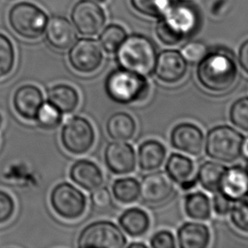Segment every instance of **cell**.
Masks as SVG:
<instances>
[{
    "mask_svg": "<svg viewBox=\"0 0 248 248\" xmlns=\"http://www.w3.org/2000/svg\"><path fill=\"white\" fill-rule=\"evenodd\" d=\"M60 139L67 153L81 156L89 153L94 147L95 130L87 118L73 115L62 125Z\"/></svg>",
    "mask_w": 248,
    "mask_h": 248,
    "instance_id": "52a82bcc",
    "label": "cell"
},
{
    "mask_svg": "<svg viewBox=\"0 0 248 248\" xmlns=\"http://www.w3.org/2000/svg\"><path fill=\"white\" fill-rule=\"evenodd\" d=\"M104 87L111 101L123 105L141 103L151 93V84L145 77L122 68L107 75Z\"/></svg>",
    "mask_w": 248,
    "mask_h": 248,
    "instance_id": "3957f363",
    "label": "cell"
},
{
    "mask_svg": "<svg viewBox=\"0 0 248 248\" xmlns=\"http://www.w3.org/2000/svg\"><path fill=\"white\" fill-rule=\"evenodd\" d=\"M106 131L114 141H130L136 134L137 123L130 114L119 111L108 118Z\"/></svg>",
    "mask_w": 248,
    "mask_h": 248,
    "instance_id": "cb8c5ba5",
    "label": "cell"
},
{
    "mask_svg": "<svg viewBox=\"0 0 248 248\" xmlns=\"http://www.w3.org/2000/svg\"><path fill=\"white\" fill-rule=\"evenodd\" d=\"M122 230L132 238H140L147 234L151 227V218L144 209L138 207L127 208L118 218Z\"/></svg>",
    "mask_w": 248,
    "mask_h": 248,
    "instance_id": "603a6c76",
    "label": "cell"
},
{
    "mask_svg": "<svg viewBox=\"0 0 248 248\" xmlns=\"http://www.w3.org/2000/svg\"><path fill=\"white\" fill-rule=\"evenodd\" d=\"M201 16L196 7L186 0H174L156 27L158 39L167 46H175L196 32Z\"/></svg>",
    "mask_w": 248,
    "mask_h": 248,
    "instance_id": "7a4b0ae2",
    "label": "cell"
},
{
    "mask_svg": "<svg viewBox=\"0 0 248 248\" xmlns=\"http://www.w3.org/2000/svg\"><path fill=\"white\" fill-rule=\"evenodd\" d=\"M197 178H196V176H195L194 178H192L191 180L185 181L184 183L178 185V186H179V187H180L182 191H191L192 189H194V188L197 186Z\"/></svg>",
    "mask_w": 248,
    "mask_h": 248,
    "instance_id": "60d3db41",
    "label": "cell"
},
{
    "mask_svg": "<svg viewBox=\"0 0 248 248\" xmlns=\"http://www.w3.org/2000/svg\"><path fill=\"white\" fill-rule=\"evenodd\" d=\"M8 20L11 29L19 37L36 40L45 31L48 16L34 3L20 2L11 7Z\"/></svg>",
    "mask_w": 248,
    "mask_h": 248,
    "instance_id": "8992f818",
    "label": "cell"
},
{
    "mask_svg": "<svg viewBox=\"0 0 248 248\" xmlns=\"http://www.w3.org/2000/svg\"><path fill=\"white\" fill-rule=\"evenodd\" d=\"M111 194L121 204L134 203L141 195L140 182L134 177L118 178L111 185Z\"/></svg>",
    "mask_w": 248,
    "mask_h": 248,
    "instance_id": "83f0119b",
    "label": "cell"
},
{
    "mask_svg": "<svg viewBox=\"0 0 248 248\" xmlns=\"http://www.w3.org/2000/svg\"><path fill=\"white\" fill-rule=\"evenodd\" d=\"M47 102L63 114L73 113L80 104V95L69 84H55L47 91Z\"/></svg>",
    "mask_w": 248,
    "mask_h": 248,
    "instance_id": "7402d4cb",
    "label": "cell"
},
{
    "mask_svg": "<svg viewBox=\"0 0 248 248\" xmlns=\"http://www.w3.org/2000/svg\"><path fill=\"white\" fill-rule=\"evenodd\" d=\"M232 207V202L230 201L228 198H225L224 195L220 192H215L213 202H212V208L216 215L221 217H225L228 215L230 212Z\"/></svg>",
    "mask_w": 248,
    "mask_h": 248,
    "instance_id": "74e56055",
    "label": "cell"
},
{
    "mask_svg": "<svg viewBox=\"0 0 248 248\" xmlns=\"http://www.w3.org/2000/svg\"><path fill=\"white\" fill-rule=\"evenodd\" d=\"M166 158V147L158 140H146L138 148V165L141 170L145 172L157 170L163 165Z\"/></svg>",
    "mask_w": 248,
    "mask_h": 248,
    "instance_id": "ffe728a7",
    "label": "cell"
},
{
    "mask_svg": "<svg viewBox=\"0 0 248 248\" xmlns=\"http://www.w3.org/2000/svg\"><path fill=\"white\" fill-rule=\"evenodd\" d=\"M69 177L79 187L94 191L104 184L103 171L94 161L82 158L74 162L69 170Z\"/></svg>",
    "mask_w": 248,
    "mask_h": 248,
    "instance_id": "e0dca14e",
    "label": "cell"
},
{
    "mask_svg": "<svg viewBox=\"0 0 248 248\" xmlns=\"http://www.w3.org/2000/svg\"><path fill=\"white\" fill-rule=\"evenodd\" d=\"M62 113L49 102H44L37 112L35 121L37 125L44 130H54L59 127L63 121Z\"/></svg>",
    "mask_w": 248,
    "mask_h": 248,
    "instance_id": "f546056e",
    "label": "cell"
},
{
    "mask_svg": "<svg viewBox=\"0 0 248 248\" xmlns=\"http://www.w3.org/2000/svg\"><path fill=\"white\" fill-rule=\"evenodd\" d=\"M170 143L176 150L197 157L204 149V133L201 128L193 123H179L172 130Z\"/></svg>",
    "mask_w": 248,
    "mask_h": 248,
    "instance_id": "9a60e30c",
    "label": "cell"
},
{
    "mask_svg": "<svg viewBox=\"0 0 248 248\" xmlns=\"http://www.w3.org/2000/svg\"><path fill=\"white\" fill-rule=\"evenodd\" d=\"M238 61L240 66L243 71L248 75V39L246 40L240 47L238 54Z\"/></svg>",
    "mask_w": 248,
    "mask_h": 248,
    "instance_id": "ab89813d",
    "label": "cell"
},
{
    "mask_svg": "<svg viewBox=\"0 0 248 248\" xmlns=\"http://www.w3.org/2000/svg\"><path fill=\"white\" fill-rule=\"evenodd\" d=\"M16 211V202L11 195L0 190V225L9 221Z\"/></svg>",
    "mask_w": 248,
    "mask_h": 248,
    "instance_id": "d590c367",
    "label": "cell"
},
{
    "mask_svg": "<svg viewBox=\"0 0 248 248\" xmlns=\"http://www.w3.org/2000/svg\"><path fill=\"white\" fill-rule=\"evenodd\" d=\"M104 60L103 52L96 41L82 38L77 41L68 53L71 67L80 74H92L98 71Z\"/></svg>",
    "mask_w": 248,
    "mask_h": 248,
    "instance_id": "30bf717a",
    "label": "cell"
},
{
    "mask_svg": "<svg viewBox=\"0 0 248 248\" xmlns=\"http://www.w3.org/2000/svg\"><path fill=\"white\" fill-rule=\"evenodd\" d=\"M77 243L79 248H123L127 245V238L113 222L98 220L81 231Z\"/></svg>",
    "mask_w": 248,
    "mask_h": 248,
    "instance_id": "9c48e42d",
    "label": "cell"
},
{
    "mask_svg": "<svg viewBox=\"0 0 248 248\" xmlns=\"http://www.w3.org/2000/svg\"><path fill=\"white\" fill-rule=\"evenodd\" d=\"M93 1L96 2V3H104L106 0H93Z\"/></svg>",
    "mask_w": 248,
    "mask_h": 248,
    "instance_id": "f6af8a7d",
    "label": "cell"
},
{
    "mask_svg": "<svg viewBox=\"0 0 248 248\" xmlns=\"http://www.w3.org/2000/svg\"><path fill=\"white\" fill-rule=\"evenodd\" d=\"M148 246L144 244V242H132L127 245L128 248H146Z\"/></svg>",
    "mask_w": 248,
    "mask_h": 248,
    "instance_id": "b9f144b4",
    "label": "cell"
},
{
    "mask_svg": "<svg viewBox=\"0 0 248 248\" xmlns=\"http://www.w3.org/2000/svg\"><path fill=\"white\" fill-rule=\"evenodd\" d=\"M44 103L43 92L33 84H25L18 87L12 97L16 113L27 121H35L37 112Z\"/></svg>",
    "mask_w": 248,
    "mask_h": 248,
    "instance_id": "2e32d148",
    "label": "cell"
},
{
    "mask_svg": "<svg viewBox=\"0 0 248 248\" xmlns=\"http://www.w3.org/2000/svg\"><path fill=\"white\" fill-rule=\"evenodd\" d=\"M150 246L153 248H175L176 247V240L171 232L162 230L156 232L151 236Z\"/></svg>",
    "mask_w": 248,
    "mask_h": 248,
    "instance_id": "8d00e7d4",
    "label": "cell"
},
{
    "mask_svg": "<svg viewBox=\"0 0 248 248\" xmlns=\"http://www.w3.org/2000/svg\"><path fill=\"white\" fill-rule=\"evenodd\" d=\"M208 52V48L206 44L201 42L193 41L185 44V46L182 47L180 53L187 62L189 61L191 63H198Z\"/></svg>",
    "mask_w": 248,
    "mask_h": 248,
    "instance_id": "e575fe53",
    "label": "cell"
},
{
    "mask_svg": "<svg viewBox=\"0 0 248 248\" xmlns=\"http://www.w3.org/2000/svg\"><path fill=\"white\" fill-rule=\"evenodd\" d=\"M3 122H4V119H3V116L2 114H0V130L2 129L3 125Z\"/></svg>",
    "mask_w": 248,
    "mask_h": 248,
    "instance_id": "ee69618b",
    "label": "cell"
},
{
    "mask_svg": "<svg viewBox=\"0 0 248 248\" xmlns=\"http://www.w3.org/2000/svg\"><path fill=\"white\" fill-rule=\"evenodd\" d=\"M71 20L77 31L84 37L96 36L104 27V10L93 0H80L71 10Z\"/></svg>",
    "mask_w": 248,
    "mask_h": 248,
    "instance_id": "8fae6325",
    "label": "cell"
},
{
    "mask_svg": "<svg viewBox=\"0 0 248 248\" xmlns=\"http://www.w3.org/2000/svg\"><path fill=\"white\" fill-rule=\"evenodd\" d=\"M177 240L181 248H206L211 242V232L201 222H186L178 228Z\"/></svg>",
    "mask_w": 248,
    "mask_h": 248,
    "instance_id": "44dd1931",
    "label": "cell"
},
{
    "mask_svg": "<svg viewBox=\"0 0 248 248\" xmlns=\"http://www.w3.org/2000/svg\"><path fill=\"white\" fill-rule=\"evenodd\" d=\"M246 170H248V161H247V163H246Z\"/></svg>",
    "mask_w": 248,
    "mask_h": 248,
    "instance_id": "bcb514c9",
    "label": "cell"
},
{
    "mask_svg": "<svg viewBox=\"0 0 248 248\" xmlns=\"http://www.w3.org/2000/svg\"><path fill=\"white\" fill-rule=\"evenodd\" d=\"M174 0H130L131 5L138 13L145 16L161 17Z\"/></svg>",
    "mask_w": 248,
    "mask_h": 248,
    "instance_id": "4dcf8cb0",
    "label": "cell"
},
{
    "mask_svg": "<svg viewBox=\"0 0 248 248\" xmlns=\"http://www.w3.org/2000/svg\"><path fill=\"white\" fill-rule=\"evenodd\" d=\"M242 155H245L247 158H248V138H245L243 147H242Z\"/></svg>",
    "mask_w": 248,
    "mask_h": 248,
    "instance_id": "7bdbcfd3",
    "label": "cell"
},
{
    "mask_svg": "<svg viewBox=\"0 0 248 248\" xmlns=\"http://www.w3.org/2000/svg\"><path fill=\"white\" fill-rule=\"evenodd\" d=\"M126 37L127 32L124 27L118 24H111L100 36L101 47L107 54H115Z\"/></svg>",
    "mask_w": 248,
    "mask_h": 248,
    "instance_id": "f1b7e54d",
    "label": "cell"
},
{
    "mask_svg": "<svg viewBox=\"0 0 248 248\" xmlns=\"http://www.w3.org/2000/svg\"><path fill=\"white\" fill-rule=\"evenodd\" d=\"M226 168L219 162H203L199 166L196 175L201 187L209 192H217Z\"/></svg>",
    "mask_w": 248,
    "mask_h": 248,
    "instance_id": "4316f807",
    "label": "cell"
},
{
    "mask_svg": "<svg viewBox=\"0 0 248 248\" xmlns=\"http://www.w3.org/2000/svg\"><path fill=\"white\" fill-rule=\"evenodd\" d=\"M187 71V61L181 53L167 49L158 54L153 72L162 83L175 85L185 79Z\"/></svg>",
    "mask_w": 248,
    "mask_h": 248,
    "instance_id": "4fadbf2b",
    "label": "cell"
},
{
    "mask_svg": "<svg viewBox=\"0 0 248 248\" xmlns=\"http://www.w3.org/2000/svg\"><path fill=\"white\" fill-rule=\"evenodd\" d=\"M158 54L151 39L140 34L125 38L116 52L119 68L148 77L154 71Z\"/></svg>",
    "mask_w": 248,
    "mask_h": 248,
    "instance_id": "277c9868",
    "label": "cell"
},
{
    "mask_svg": "<svg viewBox=\"0 0 248 248\" xmlns=\"http://www.w3.org/2000/svg\"><path fill=\"white\" fill-rule=\"evenodd\" d=\"M196 79L204 90L214 94L227 93L235 86L239 69L235 57L225 48L208 51L198 62Z\"/></svg>",
    "mask_w": 248,
    "mask_h": 248,
    "instance_id": "6da1fadb",
    "label": "cell"
},
{
    "mask_svg": "<svg viewBox=\"0 0 248 248\" xmlns=\"http://www.w3.org/2000/svg\"><path fill=\"white\" fill-rule=\"evenodd\" d=\"M165 170L172 181L178 185L195 177L193 160L185 155L177 153H174L168 157Z\"/></svg>",
    "mask_w": 248,
    "mask_h": 248,
    "instance_id": "484cf974",
    "label": "cell"
},
{
    "mask_svg": "<svg viewBox=\"0 0 248 248\" xmlns=\"http://www.w3.org/2000/svg\"><path fill=\"white\" fill-rule=\"evenodd\" d=\"M51 208L66 220H76L85 214L87 198L84 192L69 182H61L51 191Z\"/></svg>",
    "mask_w": 248,
    "mask_h": 248,
    "instance_id": "ba28073f",
    "label": "cell"
},
{
    "mask_svg": "<svg viewBox=\"0 0 248 248\" xmlns=\"http://www.w3.org/2000/svg\"><path fill=\"white\" fill-rule=\"evenodd\" d=\"M91 201L96 208H106L111 203V195L107 188L101 187L93 191Z\"/></svg>",
    "mask_w": 248,
    "mask_h": 248,
    "instance_id": "f35d334b",
    "label": "cell"
},
{
    "mask_svg": "<svg viewBox=\"0 0 248 248\" xmlns=\"http://www.w3.org/2000/svg\"><path fill=\"white\" fill-rule=\"evenodd\" d=\"M142 201L148 205H160L170 199L175 191L171 178L164 171H151L144 174L140 183Z\"/></svg>",
    "mask_w": 248,
    "mask_h": 248,
    "instance_id": "7c38bea8",
    "label": "cell"
},
{
    "mask_svg": "<svg viewBox=\"0 0 248 248\" xmlns=\"http://www.w3.org/2000/svg\"><path fill=\"white\" fill-rule=\"evenodd\" d=\"M105 165L116 175L133 173L137 165V156L132 145L126 141H114L108 143L104 151Z\"/></svg>",
    "mask_w": 248,
    "mask_h": 248,
    "instance_id": "5bb4252c",
    "label": "cell"
},
{
    "mask_svg": "<svg viewBox=\"0 0 248 248\" xmlns=\"http://www.w3.org/2000/svg\"><path fill=\"white\" fill-rule=\"evenodd\" d=\"M231 124L244 132H248V96L236 99L229 111Z\"/></svg>",
    "mask_w": 248,
    "mask_h": 248,
    "instance_id": "d6a6232c",
    "label": "cell"
},
{
    "mask_svg": "<svg viewBox=\"0 0 248 248\" xmlns=\"http://www.w3.org/2000/svg\"><path fill=\"white\" fill-rule=\"evenodd\" d=\"M244 136L235 128L221 124L212 128L205 138V152L209 158L232 164L242 157Z\"/></svg>",
    "mask_w": 248,
    "mask_h": 248,
    "instance_id": "5b68a950",
    "label": "cell"
},
{
    "mask_svg": "<svg viewBox=\"0 0 248 248\" xmlns=\"http://www.w3.org/2000/svg\"><path fill=\"white\" fill-rule=\"evenodd\" d=\"M229 215L233 226L239 232L248 235V195L234 202Z\"/></svg>",
    "mask_w": 248,
    "mask_h": 248,
    "instance_id": "836d02e7",
    "label": "cell"
},
{
    "mask_svg": "<svg viewBox=\"0 0 248 248\" xmlns=\"http://www.w3.org/2000/svg\"><path fill=\"white\" fill-rule=\"evenodd\" d=\"M45 31L48 43L56 50H67L77 39L72 25L63 16L51 17Z\"/></svg>",
    "mask_w": 248,
    "mask_h": 248,
    "instance_id": "d6986e66",
    "label": "cell"
},
{
    "mask_svg": "<svg viewBox=\"0 0 248 248\" xmlns=\"http://www.w3.org/2000/svg\"><path fill=\"white\" fill-rule=\"evenodd\" d=\"M16 63V52L9 37L0 33V80L13 71Z\"/></svg>",
    "mask_w": 248,
    "mask_h": 248,
    "instance_id": "1f68e13d",
    "label": "cell"
},
{
    "mask_svg": "<svg viewBox=\"0 0 248 248\" xmlns=\"http://www.w3.org/2000/svg\"><path fill=\"white\" fill-rule=\"evenodd\" d=\"M184 209L189 218L195 221H207L213 213L212 202L202 191H194L186 195Z\"/></svg>",
    "mask_w": 248,
    "mask_h": 248,
    "instance_id": "d4e9b609",
    "label": "cell"
},
{
    "mask_svg": "<svg viewBox=\"0 0 248 248\" xmlns=\"http://www.w3.org/2000/svg\"><path fill=\"white\" fill-rule=\"evenodd\" d=\"M218 192L232 202L248 195V172L242 165L226 168L223 174Z\"/></svg>",
    "mask_w": 248,
    "mask_h": 248,
    "instance_id": "ac0fdd59",
    "label": "cell"
}]
</instances>
